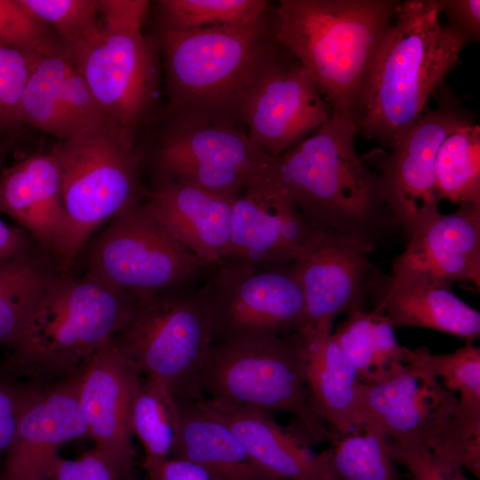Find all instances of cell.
Returning <instances> with one entry per match:
<instances>
[{
  "label": "cell",
  "mask_w": 480,
  "mask_h": 480,
  "mask_svg": "<svg viewBox=\"0 0 480 480\" xmlns=\"http://www.w3.org/2000/svg\"><path fill=\"white\" fill-rule=\"evenodd\" d=\"M442 0L401 2L361 92L358 133L392 149L460 61L463 39L440 21Z\"/></svg>",
  "instance_id": "obj_1"
},
{
  "label": "cell",
  "mask_w": 480,
  "mask_h": 480,
  "mask_svg": "<svg viewBox=\"0 0 480 480\" xmlns=\"http://www.w3.org/2000/svg\"><path fill=\"white\" fill-rule=\"evenodd\" d=\"M401 2L281 0L275 37L308 72L332 109L354 120L376 55Z\"/></svg>",
  "instance_id": "obj_2"
},
{
  "label": "cell",
  "mask_w": 480,
  "mask_h": 480,
  "mask_svg": "<svg viewBox=\"0 0 480 480\" xmlns=\"http://www.w3.org/2000/svg\"><path fill=\"white\" fill-rule=\"evenodd\" d=\"M352 118L332 115L308 139L275 158L276 172L317 228L376 243L400 228L380 178L356 151Z\"/></svg>",
  "instance_id": "obj_3"
},
{
  "label": "cell",
  "mask_w": 480,
  "mask_h": 480,
  "mask_svg": "<svg viewBox=\"0 0 480 480\" xmlns=\"http://www.w3.org/2000/svg\"><path fill=\"white\" fill-rule=\"evenodd\" d=\"M140 300L89 274L53 276L0 366L42 383L71 377L112 340Z\"/></svg>",
  "instance_id": "obj_4"
},
{
  "label": "cell",
  "mask_w": 480,
  "mask_h": 480,
  "mask_svg": "<svg viewBox=\"0 0 480 480\" xmlns=\"http://www.w3.org/2000/svg\"><path fill=\"white\" fill-rule=\"evenodd\" d=\"M275 32L276 18L268 22L266 15L241 26L195 30L161 27L156 42L174 114L239 120L238 108L247 92L286 52Z\"/></svg>",
  "instance_id": "obj_5"
},
{
  "label": "cell",
  "mask_w": 480,
  "mask_h": 480,
  "mask_svg": "<svg viewBox=\"0 0 480 480\" xmlns=\"http://www.w3.org/2000/svg\"><path fill=\"white\" fill-rule=\"evenodd\" d=\"M52 153L67 217L54 256L68 269L100 224L140 203V157L133 135L107 116L59 140Z\"/></svg>",
  "instance_id": "obj_6"
},
{
  "label": "cell",
  "mask_w": 480,
  "mask_h": 480,
  "mask_svg": "<svg viewBox=\"0 0 480 480\" xmlns=\"http://www.w3.org/2000/svg\"><path fill=\"white\" fill-rule=\"evenodd\" d=\"M200 384L212 400L267 413L287 412L314 442L333 440L309 401L298 332L213 343Z\"/></svg>",
  "instance_id": "obj_7"
},
{
  "label": "cell",
  "mask_w": 480,
  "mask_h": 480,
  "mask_svg": "<svg viewBox=\"0 0 480 480\" xmlns=\"http://www.w3.org/2000/svg\"><path fill=\"white\" fill-rule=\"evenodd\" d=\"M112 341L140 374L164 385L177 400L204 398L200 374L213 339L200 291L140 300Z\"/></svg>",
  "instance_id": "obj_8"
},
{
  "label": "cell",
  "mask_w": 480,
  "mask_h": 480,
  "mask_svg": "<svg viewBox=\"0 0 480 480\" xmlns=\"http://www.w3.org/2000/svg\"><path fill=\"white\" fill-rule=\"evenodd\" d=\"M87 262V274L140 300L176 292L208 266L141 203L112 219L92 243Z\"/></svg>",
  "instance_id": "obj_9"
},
{
  "label": "cell",
  "mask_w": 480,
  "mask_h": 480,
  "mask_svg": "<svg viewBox=\"0 0 480 480\" xmlns=\"http://www.w3.org/2000/svg\"><path fill=\"white\" fill-rule=\"evenodd\" d=\"M155 163L161 180L182 181L236 196L267 172L275 158L250 140L244 124L228 116L175 114Z\"/></svg>",
  "instance_id": "obj_10"
},
{
  "label": "cell",
  "mask_w": 480,
  "mask_h": 480,
  "mask_svg": "<svg viewBox=\"0 0 480 480\" xmlns=\"http://www.w3.org/2000/svg\"><path fill=\"white\" fill-rule=\"evenodd\" d=\"M200 292L209 309L213 343L291 333L306 323L304 295L292 263L224 261Z\"/></svg>",
  "instance_id": "obj_11"
},
{
  "label": "cell",
  "mask_w": 480,
  "mask_h": 480,
  "mask_svg": "<svg viewBox=\"0 0 480 480\" xmlns=\"http://www.w3.org/2000/svg\"><path fill=\"white\" fill-rule=\"evenodd\" d=\"M68 50L101 111L134 135L156 101L155 45L141 29H110L100 23L91 36Z\"/></svg>",
  "instance_id": "obj_12"
},
{
  "label": "cell",
  "mask_w": 480,
  "mask_h": 480,
  "mask_svg": "<svg viewBox=\"0 0 480 480\" xmlns=\"http://www.w3.org/2000/svg\"><path fill=\"white\" fill-rule=\"evenodd\" d=\"M433 96L436 107H428L391 153L380 158L385 201L408 238L440 213L435 164L442 142L458 128L476 123L475 114L446 85Z\"/></svg>",
  "instance_id": "obj_13"
},
{
  "label": "cell",
  "mask_w": 480,
  "mask_h": 480,
  "mask_svg": "<svg viewBox=\"0 0 480 480\" xmlns=\"http://www.w3.org/2000/svg\"><path fill=\"white\" fill-rule=\"evenodd\" d=\"M373 249L358 237L316 229L292 263L306 304L302 328L331 333L338 316L364 310Z\"/></svg>",
  "instance_id": "obj_14"
},
{
  "label": "cell",
  "mask_w": 480,
  "mask_h": 480,
  "mask_svg": "<svg viewBox=\"0 0 480 480\" xmlns=\"http://www.w3.org/2000/svg\"><path fill=\"white\" fill-rule=\"evenodd\" d=\"M331 116L332 109L315 83L287 50L250 88L237 112L252 143L271 158L318 129Z\"/></svg>",
  "instance_id": "obj_15"
},
{
  "label": "cell",
  "mask_w": 480,
  "mask_h": 480,
  "mask_svg": "<svg viewBox=\"0 0 480 480\" xmlns=\"http://www.w3.org/2000/svg\"><path fill=\"white\" fill-rule=\"evenodd\" d=\"M316 228L283 185L273 164L235 198L224 261L251 266L291 264Z\"/></svg>",
  "instance_id": "obj_16"
},
{
  "label": "cell",
  "mask_w": 480,
  "mask_h": 480,
  "mask_svg": "<svg viewBox=\"0 0 480 480\" xmlns=\"http://www.w3.org/2000/svg\"><path fill=\"white\" fill-rule=\"evenodd\" d=\"M84 371L42 383L23 408L0 480H46L66 443L87 436L79 404Z\"/></svg>",
  "instance_id": "obj_17"
},
{
  "label": "cell",
  "mask_w": 480,
  "mask_h": 480,
  "mask_svg": "<svg viewBox=\"0 0 480 480\" xmlns=\"http://www.w3.org/2000/svg\"><path fill=\"white\" fill-rule=\"evenodd\" d=\"M140 380V374L111 340L93 355L79 386L87 436L94 446L129 466H135L131 403Z\"/></svg>",
  "instance_id": "obj_18"
},
{
  "label": "cell",
  "mask_w": 480,
  "mask_h": 480,
  "mask_svg": "<svg viewBox=\"0 0 480 480\" xmlns=\"http://www.w3.org/2000/svg\"><path fill=\"white\" fill-rule=\"evenodd\" d=\"M393 262L392 273H412L448 285L480 286V206L460 204L438 213L408 238Z\"/></svg>",
  "instance_id": "obj_19"
},
{
  "label": "cell",
  "mask_w": 480,
  "mask_h": 480,
  "mask_svg": "<svg viewBox=\"0 0 480 480\" xmlns=\"http://www.w3.org/2000/svg\"><path fill=\"white\" fill-rule=\"evenodd\" d=\"M236 196L161 180L144 204L180 244L208 266L220 265L229 247L231 211Z\"/></svg>",
  "instance_id": "obj_20"
},
{
  "label": "cell",
  "mask_w": 480,
  "mask_h": 480,
  "mask_svg": "<svg viewBox=\"0 0 480 480\" xmlns=\"http://www.w3.org/2000/svg\"><path fill=\"white\" fill-rule=\"evenodd\" d=\"M197 405L224 422L238 436L252 458L282 480H337L329 448L315 453L292 430L281 427L264 412L234 407L210 398Z\"/></svg>",
  "instance_id": "obj_21"
},
{
  "label": "cell",
  "mask_w": 480,
  "mask_h": 480,
  "mask_svg": "<svg viewBox=\"0 0 480 480\" xmlns=\"http://www.w3.org/2000/svg\"><path fill=\"white\" fill-rule=\"evenodd\" d=\"M0 212L56 254L66 233L67 217L60 169L52 152L32 155L2 172Z\"/></svg>",
  "instance_id": "obj_22"
},
{
  "label": "cell",
  "mask_w": 480,
  "mask_h": 480,
  "mask_svg": "<svg viewBox=\"0 0 480 480\" xmlns=\"http://www.w3.org/2000/svg\"><path fill=\"white\" fill-rule=\"evenodd\" d=\"M303 347L305 383L310 404L333 439L365 425L358 373L332 332L298 331Z\"/></svg>",
  "instance_id": "obj_23"
},
{
  "label": "cell",
  "mask_w": 480,
  "mask_h": 480,
  "mask_svg": "<svg viewBox=\"0 0 480 480\" xmlns=\"http://www.w3.org/2000/svg\"><path fill=\"white\" fill-rule=\"evenodd\" d=\"M374 308L390 325L422 327L473 342L480 335V313L451 285L412 273H392L374 292Z\"/></svg>",
  "instance_id": "obj_24"
},
{
  "label": "cell",
  "mask_w": 480,
  "mask_h": 480,
  "mask_svg": "<svg viewBox=\"0 0 480 480\" xmlns=\"http://www.w3.org/2000/svg\"><path fill=\"white\" fill-rule=\"evenodd\" d=\"M180 432L171 458L198 464L221 480H282L250 454L238 436L196 401H180Z\"/></svg>",
  "instance_id": "obj_25"
},
{
  "label": "cell",
  "mask_w": 480,
  "mask_h": 480,
  "mask_svg": "<svg viewBox=\"0 0 480 480\" xmlns=\"http://www.w3.org/2000/svg\"><path fill=\"white\" fill-rule=\"evenodd\" d=\"M332 335L348 357L362 382L379 380L406 362L407 349L397 342L394 328L376 309L348 314Z\"/></svg>",
  "instance_id": "obj_26"
},
{
  "label": "cell",
  "mask_w": 480,
  "mask_h": 480,
  "mask_svg": "<svg viewBox=\"0 0 480 480\" xmlns=\"http://www.w3.org/2000/svg\"><path fill=\"white\" fill-rule=\"evenodd\" d=\"M70 52L59 44L43 54L33 68L20 101L22 124L64 140L73 135L66 111L64 79Z\"/></svg>",
  "instance_id": "obj_27"
},
{
  "label": "cell",
  "mask_w": 480,
  "mask_h": 480,
  "mask_svg": "<svg viewBox=\"0 0 480 480\" xmlns=\"http://www.w3.org/2000/svg\"><path fill=\"white\" fill-rule=\"evenodd\" d=\"M130 426L143 448L141 468L162 463L171 458L178 441V400L161 383L141 378L131 403Z\"/></svg>",
  "instance_id": "obj_28"
},
{
  "label": "cell",
  "mask_w": 480,
  "mask_h": 480,
  "mask_svg": "<svg viewBox=\"0 0 480 480\" xmlns=\"http://www.w3.org/2000/svg\"><path fill=\"white\" fill-rule=\"evenodd\" d=\"M438 199L480 206V126L469 124L449 134L436 157Z\"/></svg>",
  "instance_id": "obj_29"
},
{
  "label": "cell",
  "mask_w": 480,
  "mask_h": 480,
  "mask_svg": "<svg viewBox=\"0 0 480 480\" xmlns=\"http://www.w3.org/2000/svg\"><path fill=\"white\" fill-rule=\"evenodd\" d=\"M52 276L31 252L0 261L1 345L15 342Z\"/></svg>",
  "instance_id": "obj_30"
},
{
  "label": "cell",
  "mask_w": 480,
  "mask_h": 480,
  "mask_svg": "<svg viewBox=\"0 0 480 480\" xmlns=\"http://www.w3.org/2000/svg\"><path fill=\"white\" fill-rule=\"evenodd\" d=\"M387 444L386 436L371 424L334 438L329 450L337 480H400Z\"/></svg>",
  "instance_id": "obj_31"
},
{
  "label": "cell",
  "mask_w": 480,
  "mask_h": 480,
  "mask_svg": "<svg viewBox=\"0 0 480 480\" xmlns=\"http://www.w3.org/2000/svg\"><path fill=\"white\" fill-rule=\"evenodd\" d=\"M264 0H161L162 26L174 30L231 27L255 22L267 14Z\"/></svg>",
  "instance_id": "obj_32"
},
{
  "label": "cell",
  "mask_w": 480,
  "mask_h": 480,
  "mask_svg": "<svg viewBox=\"0 0 480 480\" xmlns=\"http://www.w3.org/2000/svg\"><path fill=\"white\" fill-rule=\"evenodd\" d=\"M422 357L441 383L455 393L463 406L480 417V348L473 342L449 354H433L421 348Z\"/></svg>",
  "instance_id": "obj_33"
},
{
  "label": "cell",
  "mask_w": 480,
  "mask_h": 480,
  "mask_svg": "<svg viewBox=\"0 0 480 480\" xmlns=\"http://www.w3.org/2000/svg\"><path fill=\"white\" fill-rule=\"evenodd\" d=\"M31 14L52 27L68 49L100 27L97 0H18Z\"/></svg>",
  "instance_id": "obj_34"
},
{
  "label": "cell",
  "mask_w": 480,
  "mask_h": 480,
  "mask_svg": "<svg viewBox=\"0 0 480 480\" xmlns=\"http://www.w3.org/2000/svg\"><path fill=\"white\" fill-rule=\"evenodd\" d=\"M60 44L51 28L18 0H0V47L44 54Z\"/></svg>",
  "instance_id": "obj_35"
},
{
  "label": "cell",
  "mask_w": 480,
  "mask_h": 480,
  "mask_svg": "<svg viewBox=\"0 0 480 480\" xmlns=\"http://www.w3.org/2000/svg\"><path fill=\"white\" fill-rule=\"evenodd\" d=\"M43 54L0 47V133L22 125L20 101L36 63Z\"/></svg>",
  "instance_id": "obj_36"
},
{
  "label": "cell",
  "mask_w": 480,
  "mask_h": 480,
  "mask_svg": "<svg viewBox=\"0 0 480 480\" xmlns=\"http://www.w3.org/2000/svg\"><path fill=\"white\" fill-rule=\"evenodd\" d=\"M46 480H139L135 466L126 465L93 446L75 460L61 456Z\"/></svg>",
  "instance_id": "obj_37"
},
{
  "label": "cell",
  "mask_w": 480,
  "mask_h": 480,
  "mask_svg": "<svg viewBox=\"0 0 480 480\" xmlns=\"http://www.w3.org/2000/svg\"><path fill=\"white\" fill-rule=\"evenodd\" d=\"M41 384L23 380L0 366V474L21 412Z\"/></svg>",
  "instance_id": "obj_38"
},
{
  "label": "cell",
  "mask_w": 480,
  "mask_h": 480,
  "mask_svg": "<svg viewBox=\"0 0 480 480\" xmlns=\"http://www.w3.org/2000/svg\"><path fill=\"white\" fill-rule=\"evenodd\" d=\"M148 5L145 0H97L100 23L110 29H141Z\"/></svg>",
  "instance_id": "obj_39"
},
{
  "label": "cell",
  "mask_w": 480,
  "mask_h": 480,
  "mask_svg": "<svg viewBox=\"0 0 480 480\" xmlns=\"http://www.w3.org/2000/svg\"><path fill=\"white\" fill-rule=\"evenodd\" d=\"M442 13L446 24L467 43H476L480 38L479 0H442Z\"/></svg>",
  "instance_id": "obj_40"
},
{
  "label": "cell",
  "mask_w": 480,
  "mask_h": 480,
  "mask_svg": "<svg viewBox=\"0 0 480 480\" xmlns=\"http://www.w3.org/2000/svg\"><path fill=\"white\" fill-rule=\"evenodd\" d=\"M144 471L146 480H221L206 468L183 459L170 458Z\"/></svg>",
  "instance_id": "obj_41"
},
{
  "label": "cell",
  "mask_w": 480,
  "mask_h": 480,
  "mask_svg": "<svg viewBox=\"0 0 480 480\" xmlns=\"http://www.w3.org/2000/svg\"><path fill=\"white\" fill-rule=\"evenodd\" d=\"M390 458L395 463L405 467L412 480H468L462 470L445 474L437 469L428 454L411 452H392Z\"/></svg>",
  "instance_id": "obj_42"
},
{
  "label": "cell",
  "mask_w": 480,
  "mask_h": 480,
  "mask_svg": "<svg viewBox=\"0 0 480 480\" xmlns=\"http://www.w3.org/2000/svg\"><path fill=\"white\" fill-rule=\"evenodd\" d=\"M30 246L28 233L0 219V261L28 253Z\"/></svg>",
  "instance_id": "obj_43"
},
{
  "label": "cell",
  "mask_w": 480,
  "mask_h": 480,
  "mask_svg": "<svg viewBox=\"0 0 480 480\" xmlns=\"http://www.w3.org/2000/svg\"><path fill=\"white\" fill-rule=\"evenodd\" d=\"M6 154L5 146L3 144H0V170L2 167V164L4 162V156Z\"/></svg>",
  "instance_id": "obj_44"
},
{
  "label": "cell",
  "mask_w": 480,
  "mask_h": 480,
  "mask_svg": "<svg viewBox=\"0 0 480 480\" xmlns=\"http://www.w3.org/2000/svg\"><path fill=\"white\" fill-rule=\"evenodd\" d=\"M146 480V479H145Z\"/></svg>",
  "instance_id": "obj_45"
}]
</instances>
